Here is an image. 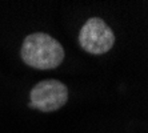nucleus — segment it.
<instances>
[{
	"mask_svg": "<svg viewBox=\"0 0 148 133\" xmlns=\"http://www.w3.org/2000/svg\"><path fill=\"white\" fill-rule=\"evenodd\" d=\"M23 61L35 69H55L64 60V48L56 39L44 32L28 35L21 44Z\"/></svg>",
	"mask_w": 148,
	"mask_h": 133,
	"instance_id": "f257e3e1",
	"label": "nucleus"
},
{
	"mask_svg": "<svg viewBox=\"0 0 148 133\" xmlns=\"http://www.w3.org/2000/svg\"><path fill=\"white\" fill-rule=\"evenodd\" d=\"M28 106L40 112H55L68 101V88L56 78L39 81L29 92Z\"/></svg>",
	"mask_w": 148,
	"mask_h": 133,
	"instance_id": "f03ea898",
	"label": "nucleus"
},
{
	"mask_svg": "<svg viewBox=\"0 0 148 133\" xmlns=\"http://www.w3.org/2000/svg\"><path fill=\"white\" fill-rule=\"evenodd\" d=\"M77 40L86 52L91 55H103L114 47L115 33L103 19L91 17L82 27Z\"/></svg>",
	"mask_w": 148,
	"mask_h": 133,
	"instance_id": "7ed1b4c3",
	"label": "nucleus"
}]
</instances>
